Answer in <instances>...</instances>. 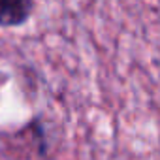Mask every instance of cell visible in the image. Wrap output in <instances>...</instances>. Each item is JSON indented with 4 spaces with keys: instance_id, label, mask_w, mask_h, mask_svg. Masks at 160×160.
Returning <instances> with one entry per match:
<instances>
[{
    "instance_id": "1",
    "label": "cell",
    "mask_w": 160,
    "mask_h": 160,
    "mask_svg": "<svg viewBox=\"0 0 160 160\" xmlns=\"http://www.w3.org/2000/svg\"><path fill=\"white\" fill-rule=\"evenodd\" d=\"M32 2H0V27H19L23 25L32 12Z\"/></svg>"
}]
</instances>
